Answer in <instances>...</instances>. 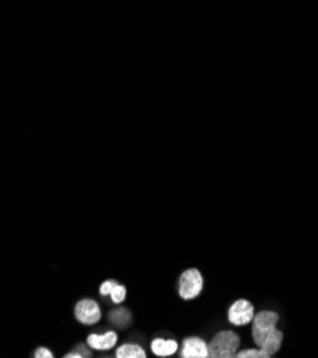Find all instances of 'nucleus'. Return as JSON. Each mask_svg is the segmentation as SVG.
Masks as SVG:
<instances>
[{
    "label": "nucleus",
    "instance_id": "1",
    "mask_svg": "<svg viewBox=\"0 0 318 358\" xmlns=\"http://www.w3.org/2000/svg\"><path fill=\"white\" fill-rule=\"evenodd\" d=\"M279 321V312L272 310H263L256 312V317L251 323V337L256 348L271 357L281 350L284 343V332L277 327Z\"/></svg>",
    "mask_w": 318,
    "mask_h": 358
},
{
    "label": "nucleus",
    "instance_id": "2",
    "mask_svg": "<svg viewBox=\"0 0 318 358\" xmlns=\"http://www.w3.org/2000/svg\"><path fill=\"white\" fill-rule=\"evenodd\" d=\"M241 350V337L232 330H221L208 341V358H236Z\"/></svg>",
    "mask_w": 318,
    "mask_h": 358
},
{
    "label": "nucleus",
    "instance_id": "3",
    "mask_svg": "<svg viewBox=\"0 0 318 358\" xmlns=\"http://www.w3.org/2000/svg\"><path fill=\"white\" fill-rule=\"evenodd\" d=\"M204 289V277L200 269L188 268L185 269L178 280V294L185 301L195 300L201 296Z\"/></svg>",
    "mask_w": 318,
    "mask_h": 358
},
{
    "label": "nucleus",
    "instance_id": "4",
    "mask_svg": "<svg viewBox=\"0 0 318 358\" xmlns=\"http://www.w3.org/2000/svg\"><path fill=\"white\" fill-rule=\"evenodd\" d=\"M73 317L80 325L92 327L102 320V308L92 298H82L75 304Z\"/></svg>",
    "mask_w": 318,
    "mask_h": 358
},
{
    "label": "nucleus",
    "instance_id": "5",
    "mask_svg": "<svg viewBox=\"0 0 318 358\" xmlns=\"http://www.w3.org/2000/svg\"><path fill=\"white\" fill-rule=\"evenodd\" d=\"M256 317V308L248 300H237L228 308V323L234 327H245Z\"/></svg>",
    "mask_w": 318,
    "mask_h": 358
},
{
    "label": "nucleus",
    "instance_id": "6",
    "mask_svg": "<svg viewBox=\"0 0 318 358\" xmlns=\"http://www.w3.org/2000/svg\"><path fill=\"white\" fill-rule=\"evenodd\" d=\"M119 335L115 330H108L103 332H91L87 335V344L94 352H109L118 347Z\"/></svg>",
    "mask_w": 318,
    "mask_h": 358
},
{
    "label": "nucleus",
    "instance_id": "7",
    "mask_svg": "<svg viewBox=\"0 0 318 358\" xmlns=\"http://www.w3.org/2000/svg\"><path fill=\"white\" fill-rule=\"evenodd\" d=\"M179 358H208V341L200 335H189L179 343Z\"/></svg>",
    "mask_w": 318,
    "mask_h": 358
},
{
    "label": "nucleus",
    "instance_id": "8",
    "mask_svg": "<svg viewBox=\"0 0 318 358\" xmlns=\"http://www.w3.org/2000/svg\"><path fill=\"white\" fill-rule=\"evenodd\" d=\"M150 351L157 358H169L178 354L179 341L175 339H164V337H157L150 344Z\"/></svg>",
    "mask_w": 318,
    "mask_h": 358
},
{
    "label": "nucleus",
    "instance_id": "9",
    "mask_svg": "<svg viewBox=\"0 0 318 358\" xmlns=\"http://www.w3.org/2000/svg\"><path fill=\"white\" fill-rule=\"evenodd\" d=\"M114 358H148V352L139 343H123L114 350Z\"/></svg>",
    "mask_w": 318,
    "mask_h": 358
},
{
    "label": "nucleus",
    "instance_id": "10",
    "mask_svg": "<svg viewBox=\"0 0 318 358\" xmlns=\"http://www.w3.org/2000/svg\"><path fill=\"white\" fill-rule=\"evenodd\" d=\"M108 320L112 325L118 328H126L132 324V314L128 308L118 307L108 314Z\"/></svg>",
    "mask_w": 318,
    "mask_h": 358
},
{
    "label": "nucleus",
    "instance_id": "11",
    "mask_svg": "<svg viewBox=\"0 0 318 358\" xmlns=\"http://www.w3.org/2000/svg\"><path fill=\"white\" fill-rule=\"evenodd\" d=\"M126 296H128V292H126L125 285H122V284L118 283V284L114 287V289L111 291L109 298H111V301H112L114 304L121 305V304L126 300Z\"/></svg>",
    "mask_w": 318,
    "mask_h": 358
},
{
    "label": "nucleus",
    "instance_id": "12",
    "mask_svg": "<svg viewBox=\"0 0 318 358\" xmlns=\"http://www.w3.org/2000/svg\"><path fill=\"white\" fill-rule=\"evenodd\" d=\"M236 358H272L258 348H241Z\"/></svg>",
    "mask_w": 318,
    "mask_h": 358
},
{
    "label": "nucleus",
    "instance_id": "13",
    "mask_svg": "<svg viewBox=\"0 0 318 358\" xmlns=\"http://www.w3.org/2000/svg\"><path fill=\"white\" fill-rule=\"evenodd\" d=\"M30 358H56V355L52 351V348H49L46 346H39L33 350Z\"/></svg>",
    "mask_w": 318,
    "mask_h": 358
},
{
    "label": "nucleus",
    "instance_id": "14",
    "mask_svg": "<svg viewBox=\"0 0 318 358\" xmlns=\"http://www.w3.org/2000/svg\"><path fill=\"white\" fill-rule=\"evenodd\" d=\"M118 284V281L116 280H106L105 283H102L100 284V287H99V294H100V297H109V294H111V291L114 289V287Z\"/></svg>",
    "mask_w": 318,
    "mask_h": 358
},
{
    "label": "nucleus",
    "instance_id": "15",
    "mask_svg": "<svg viewBox=\"0 0 318 358\" xmlns=\"http://www.w3.org/2000/svg\"><path fill=\"white\" fill-rule=\"evenodd\" d=\"M73 350L78 351L79 354H82L85 358H94V351H92L87 344H85V343L76 344V346L73 347Z\"/></svg>",
    "mask_w": 318,
    "mask_h": 358
},
{
    "label": "nucleus",
    "instance_id": "16",
    "mask_svg": "<svg viewBox=\"0 0 318 358\" xmlns=\"http://www.w3.org/2000/svg\"><path fill=\"white\" fill-rule=\"evenodd\" d=\"M59 358H85L82 354H79L78 351H75L73 348L72 350H69V351H67L65 354L63 355H60Z\"/></svg>",
    "mask_w": 318,
    "mask_h": 358
},
{
    "label": "nucleus",
    "instance_id": "17",
    "mask_svg": "<svg viewBox=\"0 0 318 358\" xmlns=\"http://www.w3.org/2000/svg\"><path fill=\"white\" fill-rule=\"evenodd\" d=\"M99 358H114V357H109V355H102V357H99Z\"/></svg>",
    "mask_w": 318,
    "mask_h": 358
}]
</instances>
